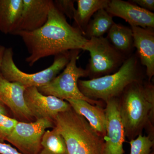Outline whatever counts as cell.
<instances>
[{"mask_svg": "<svg viewBox=\"0 0 154 154\" xmlns=\"http://www.w3.org/2000/svg\"><path fill=\"white\" fill-rule=\"evenodd\" d=\"M80 52V50L71 51L69 61L63 72L47 85L37 89L45 96H54L65 101L69 99H81L92 105L102 106V101L87 98L79 89L78 81L80 78L88 76L86 69L77 66Z\"/></svg>", "mask_w": 154, "mask_h": 154, "instance_id": "obj_6", "label": "cell"}, {"mask_svg": "<svg viewBox=\"0 0 154 154\" xmlns=\"http://www.w3.org/2000/svg\"><path fill=\"white\" fill-rule=\"evenodd\" d=\"M85 51H89L91 56L86 69L92 79L118 70L126 59L104 36L88 39Z\"/></svg>", "mask_w": 154, "mask_h": 154, "instance_id": "obj_7", "label": "cell"}, {"mask_svg": "<svg viewBox=\"0 0 154 154\" xmlns=\"http://www.w3.org/2000/svg\"><path fill=\"white\" fill-rule=\"evenodd\" d=\"M75 2L72 0H55L53 1V3L58 11L72 20L74 18L76 11L74 5Z\"/></svg>", "mask_w": 154, "mask_h": 154, "instance_id": "obj_23", "label": "cell"}, {"mask_svg": "<svg viewBox=\"0 0 154 154\" xmlns=\"http://www.w3.org/2000/svg\"><path fill=\"white\" fill-rule=\"evenodd\" d=\"M0 114L10 116V113L8 110H7V108L3 105L0 104Z\"/></svg>", "mask_w": 154, "mask_h": 154, "instance_id": "obj_26", "label": "cell"}, {"mask_svg": "<svg viewBox=\"0 0 154 154\" xmlns=\"http://www.w3.org/2000/svg\"><path fill=\"white\" fill-rule=\"evenodd\" d=\"M113 17L105 9L96 12L91 19L86 28L85 36L87 39L104 36L115 22Z\"/></svg>", "mask_w": 154, "mask_h": 154, "instance_id": "obj_19", "label": "cell"}, {"mask_svg": "<svg viewBox=\"0 0 154 154\" xmlns=\"http://www.w3.org/2000/svg\"><path fill=\"white\" fill-rule=\"evenodd\" d=\"M125 137L130 140L142 134L144 129L154 139V87L143 80L130 84L118 97Z\"/></svg>", "mask_w": 154, "mask_h": 154, "instance_id": "obj_2", "label": "cell"}, {"mask_svg": "<svg viewBox=\"0 0 154 154\" xmlns=\"http://www.w3.org/2000/svg\"><path fill=\"white\" fill-rule=\"evenodd\" d=\"M22 0H0V31L13 34L17 31L21 17Z\"/></svg>", "mask_w": 154, "mask_h": 154, "instance_id": "obj_16", "label": "cell"}, {"mask_svg": "<svg viewBox=\"0 0 154 154\" xmlns=\"http://www.w3.org/2000/svg\"><path fill=\"white\" fill-rule=\"evenodd\" d=\"M54 124L64 140L68 154H103L104 138L72 107L59 113Z\"/></svg>", "mask_w": 154, "mask_h": 154, "instance_id": "obj_3", "label": "cell"}, {"mask_svg": "<svg viewBox=\"0 0 154 154\" xmlns=\"http://www.w3.org/2000/svg\"><path fill=\"white\" fill-rule=\"evenodd\" d=\"M6 48L3 45H0V66L2 63V59L3 54L5 52Z\"/></svg>", "mask_w": 154, "mask_h": 154, "instance_id": "obj_27", "label": "cell"}, {"mask_svg": "<svg viewBox=\"0 0 154 154\" xmlns=\"http://www.w3.org/2000/svg\"><path fill=\"white\" fill-rule=\"evenodd\" d=\"M18 122L11 116L0 114V142L6 141Z\"/></svg>", "mask_w": 154, "mask_h": 154, "instance_id": "obj_22", "label": "cell"}, {"mask_svg": "<svg viewBox=\"0 0 154 154\" xmlns=\"http://www.w3.org/2000/svg\"><path fill=\"white\" fill-rule=\"evenodd\" d=\"M131 2L147 11L152 12L154 10V0H133Z\"/></svg>", "mask_w": 154, "mask_h": 154, "instance_id": "obj_24", "label": "cell"}, {"mask_svg": "<svg viewBox=\"0 0 154 154\" xmlns=\"http://www.w3.org/2000/svg\"><path fill=\"white\" fill-rule=\"evenodd\" d=\"M22 1V14L17 31L31 32L41 28L47 21L53 1Z\"/></svg>", "mask_w": 154, "mask_h": 154, "instance_id": "obj_13", "label": "cell"}, {"mask_svg": "<svg viewBox=\"0 0 154 154\" xmlns=\"http://www.w3.org/2000/svg\"><path fill=\"white\" fill-rule=\"evenodd\" d=\"M138 66L137 58L131 55L113 74L91 80H79V89L86 97L96 101L105 102L118 98L130 84L142 80Z\"/></svg>", "mask_w": 154, "mask_h": 154, "instance_id": "obj_4", "label": "cell"}, {"mask_svg": "<svg viewBox=\"0 0 154 154\" xmlns=\"http://www.w3.org/2000/svg\"><path fill=\"white\" fill-rule=\"evenodd\" d=\"M24 99L30 114L35 120L44 119L54 122L59 113L71 108L66 101L43 95L36 87L26 88Z\"/></svg>", "mask_w": 154, "mask_h": 154, "instance_id": "obj_9", "label": "cell"}, {"mask_svg": "<svg viewBox=\"0 0 154 154\" xmlns=\"http://www.w3.org/2000/svg\"><path fill=\"white\" fill-rule=\"evenodd\" d=\"M109 0H78V8L73 20L74 26L85 36L86 28L91 17L99 10L106 9Z\"/></svg>", "mask_w": 154, "mask_h": 154, "instance_id": "obj_17", "label": "cell"}, {"mask_svg": "<svg viewBox=\"0 0 154 154\" xmlns=\"http://www.w3.org/2000/svg\"><path fill=\"white\" fill-rule=\"evenodd\" d=\"M119 52L125 56L131 52L134 46L133 34L131 28L115 23L106 37Z\"/></svg>", "mask_w": 154, "mask_h": 154, "instance_id": "obj_18", "label": "cell"}, {"mask_svg": "<svg viewBox=\"0 0 154 154\" xmlns=\"http://www.w3.org/2000/svg\"><path fill=\"white\" fill-rule=\"evenodd\" d=\"M41 145L42 150L39 154H68L64 140L55 128L45 131Z\"/></svg>", "mask_w": 154, "mask_h": 154, "instance_id": "obj_20", "label": "cell"}, {"mask_svg": "<svg viewBox=\"0 0 154 154\" xmlns=\"http://www.w3.org/2000/svg\"><path fill=\"white\" fill-rule=\"evenodd\" d=\"M12 35L19 36L24 42L29 54L25 61L30 66L50 56L73 50H85L88 41L78 28L69 24L53 1L47 21L42 27L31 32L18 30Z\"/></svg>", "mask_w": 154, "mask_h": 154, "instance_id": "obj_1", "label": "cell"}, {"mask_svg": "<svg viewBox=\"0 0 154 154\" xmlns=\"http://www.w3.org/2000/svg\"><path fill=\"white\" fill-rule=\"evenodd\" d=\"M0 154H22L10 144L0 142Z\"/></svg>", "mask_w": 154, "mask_h": 154, "instance_id": "obj_25", "label": "cell"}, {"mask_svg": "<svg viewBox=\"0 0 154 154\" xmlns=\"http://www.w3.org/2000/svg\"><path fill=\"white\" fill-rule=\"evenodd\" d=\"M26 88L18 83L6 79L0 72V104L8 108L18 122L34 121L28 110L24 99Z\"/></svg>", "mask_w": 154, "mask_h": 154, "instance_id": "obj_11", "label": "cell"}, {"mask_svg": "<svg viewBox=\"0 0 154 154\" xmlns=\"http://www.w3.org/2000/svg\"><path fill=\"white\" fill-rule=\"evenodd\" d=\"M134 46L137 50L141 63L146 67V74L150 82L154 75V32L152 28L131 26Z\"/></svg>", "mask_w": 154, "mask_h": 154, "instance_id": "obj_14", "label": "cell"}, {"mask_svg": "<svg viewBox=\"0 0 154 154\" xmlns=\"http://www.w3.org/2000/svg\"><path fill=\"white\" fill-rule=\"evenodd\" d=\"M106 134L103 154H124L125 134L119 111L118 98L105 102Z\"/></svg>", "mask_w": 154, "mask_h": 154, "instance_id": "obj_10", "label": "cell"}, {"mask_svg": "<svg viewBox=\"0 0 154 154\" xmlns=\"http://www.w3.org/2000/svg\"><path fill=\"white\" fill-rule=\"evenodd\" d=\"M130 154H150L154 145V139L149 136L140 134L134 139L130 140Z\"/></svg>", "mask_w": 154, "mask_h": 154, "instance_id": "obj_21", "label": "cell"}, {"mask_svg": "<svg viewBox=\"0 0 154 154\" xmlns=\"http://www.w3.org/2000/svg\"><path fill=\"white\" fill-rule=\"evenodd\" d=\"M76 113L85 119L91 126L102 137L106 134V116L105 108L93 105L81 99L66 100Z\"/></svg>", "mask_w": 154, "mask_h": 154, "instance_id": "obj_15", "label": "cell"}, {"mask_svg": "<svg viewBox=\"0 0 154 154\" xmlns=\"http://www.w3.org/2000/svg\"><path fill=\"white\" fill-rule=\"evenodd\" d=\"M54 126L53 122L44 119L29 122H18L6 141L22 154H39L45 132Z\"/></svg>", "mask_w": 154, "mask_h": 154, "instance_id": "obj_8", "label": "cell"}, {"mask_svg": "<svg viewBox=\"0 0 154 154\" xmlns=\"http://www.w3.org/2000/svg\"><path fill=\"white\" fill-rule=\"evenodd\" d=\"M70 51L54 56L51 65L35 73L29 74L19 69L14 60L12 48H6L3 54L0 72L5 78L12 82L19 83L25 88L43 87L55 78L64 69L70 59Z\"/></svg>", "mask_w": 154, "mask_h": 154, "instance_id": "obj_5", "label": "cell"}, {"mask_svg": "<svg viewBox=\"0 0 154 154\" xmlns=\"http://www.w3.org/2000/svg\"><path fill=\"white\" fill-rule=\"evenodd\" d=\"M105 10L112 17L124 19L131 26L154 29V13L131 2L111 0Z\"/></svg>", "mask_w": 154, "mask_h": 154, "instance_id": "obj_12", "label": "cell"}]
</instances>
